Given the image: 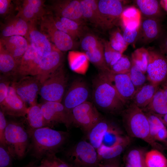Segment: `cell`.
Instances as JSON below:
<instances>
[{
    "mask_svg": "<svg viewBox=\"0 0 167 167\" xmlns=\"http://www.w3.org/2000/svg\"><path fill=\"white\" fill-rule=\"evenodd\" d=\"M27 130L30 138L29 150L32 156L39 160L58 152L69 136L67 132L48 127Z\"/></svg>",
    "mask_w": 167,
    "mask_h": 167,
    "instance_id": "obj_1",
    "label": "cell"
},
{
    "mask_svg": "<svg viewBox=\"0 0 167 167\" xmlns=\"http://www.w3.org/2000/svg\"><path fill=\"white\" fill-rule=\"evenodd\" d=\"M93 83L92 96L95 106L110 113L123 111L125 103L103 73L100 72Z\"/></svg>",
    "mask_w": 167,
    "mask_h": 167,
    "instance_id": "obj_2",
    "label": "cell"
},
{
    "mask_svg": "<svg viewBox=\"0 0 167 167\" xmlns=\"http://www.w3.org/2000/svg\"><path fill=\"white\" fill-rule=\"evenodd\" d=\"M123 125L128 136L140 139L161 151L165 148L152 138L148 119L142 109L131 103L122 112Z\"/></svg>",
    "mask_w": 167,
    "mask_h": 167,
    "instance_id": "obj_3",
    "label": "cell"
},
{
    "mask_svg": "<svg viewBox=\"0 0 167 167\" xmlns=\"http://www.w3.org/2000/svg\"><path fill=\"white\" fill-rule=\"evenodd\" d=\"M5 137L6 147L13 158H23L30 145L29 134L24 126L19 122H7Z\"/></svg>",
    "mask_w": 167,
    "mask_h": 167,
    "instance_id": "obj_4",
    "label": "cell"
},
{
    "mask_svg": "<svg viewBox=\"0 0 167 167\" xmlns=\"http://www.w3.org/2000/svg\"><path fill=\"white\" fill-rule=\"evenodd\" d=\"M71 167H100L96 150L89 143L81 141L71 147L66 153Z\"/></svg>",
    "mask_w": 167,
    "mask_h": 167,
    "instance_id": "obj_5",
    "label": "cell"
},
{
    "mask_svg": "<svg viewBox=\"0 0 167 167\" xmlns=\"http://www.w3.org/2000/svg\"><path fill=\"white\" fill-rule=\"evenodd\" d=\"M40 31L49 41L61 52L72 50L76 46L75 40L56 27L52 13L49 12L39 21Z\"/></svg>",
    "mask_w": 167,
    "mask_h": 167,
    "instance_id": "obj_6",
    "label": "cell"
},
{
    "mask_svg": "<svg viewBox=\"0 0 167 167\" xmlns=\"http://www.w3.org/2000/svg\"><path fill=\"white\" fill-rule=\"evenodd\" d=\"M67 83L63 65L42 84L39 94L44 101L62 102Z\"/></svg>",
    "mask_w": 167,
    "mask_h": 167,
    "instance_id": "obj_7",
    "label": "cell"
},
{
    "mask_svg": "<svg viewBox=\"0 0 167 167\" xmlns=\"http://www.w3.org/2000/svg\"><path fill=\"white\" fill-rule=\"evenodd\" d=\"M72 125L87 134L103 118L94 104L88 101L73 109Z\"/></svg>",
    "mask_w": 167,
    "mask_h": 167,
    "instance_id": "obj_8",
    "label": "cell"
},
{
    "mask_svg": "<svg viewBox=\"0 0 167 167\" xmlns=\"http://www.w3.org/2000/svg\"><path fill=\"white\" fill-rule=\"evenodd\" d=\"M40 105L45 119L49 127L62 124L69 129L72 125L71 113L66 109L62 102L44 101Z\"/></svg>",
    "mask_w": 167,
    "mask_h": 167,
    "instance_id": "obj_9",
    "label": "cell"
},
{
    "mask_svg": "<svg viewBox=\"0 0 167 167\" xmlns=\"http://www.w3.org/2000/svg\"><path fill=\"white\" fill-rule=\"evenodd\" d=\"M17 11L16 16L29 24H36L49 12L43 0H14Z\"/></svg>",
    "mask_w": 167,
    "mask_h": 167,
    "instance_id": "obj_10",
    "label": "cell"
},
{
    "mask_svg": "<svg viewBox=\"0 0 167 167\" xmlns=\"http://www.w3.org/2000/svg\"><path fill=\"white\" fill-rule=\"evenodd\" d=\"M11 85L26 104L30 106L37 103L41 84L36 75H26L13 80Z\"/></svg>",
    "mask_w": 167,
    "mask_h": 167,
    "instance_id": "obj_11",
    "label": "cell"
},
{
    "mask_svg": "<svg viewBox=\"0 0 167 167\" xmlns=\"http://www.w3.org/2000/svg\"><path fill=\"white\" fill-rule=\"evenodd\" d=\"M148 50L147 79L150 83L160 86L167 79V59L160 51Z\"/></svg>",
    "mask_w": 167,
    "mask_h": 167,
    "instance_id": "obj_12",
    "label": "cell"
},
{
    "mask_svg": "<svg viewBox=\"0 0 167 167\" xmlns=\"http://www.w3.org/2000/svg\"><path fill=\"white\" fill-rule=\"evenodd\" d=\"M46 7L55 16L66 18L84 25L85 22L79 0H51Z\"/></svg>",
    "mask_w": 167,
    "mask_h": 167,
    "instance_id": "obj_13",
    "label": "cell"
},
{
    "mask_svg": "<svg viewBox=\"0 0 167 167\" xmlns=\"http://www.w3.org/2000/svg\"><path fill=\"white\" fill-rule=\"evenodd\" d=\"M98 5L100 12L102 29H110L116 25L125 9L123 1L120 0H98Z\"/></svg>",
    "mask_w": 167,
    "mask_h": 167,
    "instance_id": "obj_14",
    "label": "cell"
},
{
    "mask_svg": "<svg viewBox=\"0 0 167 167\" xmlns=\"http://www.w3.org/2000/svg\"><path fill=\"white\" fill-rule=\"evenodd\" d=\"M89 92L85 82L80 79L74 80L65 94L62 103L70 113L73 109L87 101Z\"/></svg>",
    "mask_w": 167,
    "mask_h": 167,
    "instance_id": "obj_15",
    "label": "cell"
},
{
    "mask_svg": "<svg viewBox=\"0 0 167 167\" xmlns=\"http://www.w3.org/2000/svg\"><path fill=\"white\" fill-rule=\"evenodd\" d=\"M63 53L54 46L49 55L42 58L36 75L41 84L63 65Z\"/></svg>",
    "mask_w": 167,
    "mask_h": 167,
    "instance_id": "obj_16",
    "label": "cell"
},
{
    "mask_svg": "<svg viewBox=\"0 0 167 167\" xmlns=\"http://www.w3.org/2000/svg\"><path fill=\"white\" fill-rule=\"evenodd\" d=\"M102 72L105 75L126 104L133 99L136 89L132 82L128 73L115 74L110 71Z\"/></svg>",
    "mask_w": 167,
    "mask_h": 167,
    "instance_id": "obj_17",
    "label": "cell"
},
{
    "mask_svg": "<svg viewBox=\"0 0 167 167\" xmlns=\"http://www.w3.org/2000/svg\"><path fill=\"white\" fill-rule=\"evenodd\" d=\"M42 57L29 44L20 60L13 80L25 76L36 75L39 62Z\"/></svg>",
    "mask_w": 167,
    "mask_h": 167,
    "instance_id": "obj_18",
    "label": "cell"
},
{
    "mask_svg": "<svg viewBox=\"0 0 167 167\" xmlns=\"http://www.w3.org/2000/svg\"><path fill=\"white\" fill-rule=\"evenodd\" d=\"M0 105V109L5 114L15 117L24 116L27 114L28 108L26 104L11 85L6 97Z\"/></svg>",
    "mask_w": 167,
    "mask_h": 167,
    "instance_id": "obj_19",
    "label": "cell"
},
{
    "mask_svg": "<svg viewBox=\"0 0 167 167\" xmlns=\"http://www.w3.org/2000/svg\"><path fill=\"white\" fill-rule=\"evenodd\" d=\"M30 24L16 15L0 23L1 37L19 35L28 38Z\"/></svg>",
    "mask_w": 167,
    "mask_h": 167,
    "instance_id": "obj_20",
    "label": "cell"
},
{
    "mask_svg": "<svg viewBox=\"0 0 167 167\" xmlns=\"http://www.w3.org/2000/svg\"><path fill=\"white\" fill-rule=\"evenodd\" d=\"M0 44L15 58L19 64L27 50L29 43L24 37L15 35L1 37Z\"/></svg>",
    "mask_w": 167,
    "mask_h": 167,
    "instance_id": "obj_21",
    "label": "cell"
},
{
    "mask_svg": "<svg viewBox=\"0 0 167 167\" xmlns=\"http://www.w3.org/2000/svg\"><path fill=\"white\" fill-rule=\"evenodd\" d=\"M161 20L143 17L139 27L137 41L142 43H149L161 35L162 28Z\"/></svg>",
    "mask_w": 167,
    "mask_h": 167,
    "instance_id": "obj_22",
    "label": "cell"
},
{
    "mask_svg": "<svg viewBox=\"0 0 167 167\" xmlns=\"http://www.w3.org/2000/svg\"><path fill=\"white\" fill-rule=\"evenodd\" d=\"M36 25L30 24L28 41L39 54L44 57L51 53L54 45L45 34L37 29Z\"/></svg>",
    "mask_w": 167,
    "mask_h": 167,
    "instance_id": "obj_23",
    "label": "cell"
},
{
    "mask_svg": "<svg viewBox=\"0 0 167 167\" xmlns=\"http://www.w3.org/2000/svg\"><path fill=\"white\" fill-rule=\"evenodd\" d=\"M145 113L149 122L152 138L164 147H167V126L155 114L148 112Z\"/></svg>",
    "mask_w": 167,
    "mask_h": 167,
    "instance_id": "obj_24",
    "label": "cell"
},
{
    "mask_svg": "<svg viewBox=\"0 0 167 167\" xmlns=\"http://www.w3.org/2000/svg\"><path fill=\"white\" fill-rule=\"evenodd\" d=\"M160 86L151 83L144 84L137 89L133 99V103L141 109L150 104Z\"/></svg>",
    "mask_w": 167,
    "mask_h": 167,
    "instance_id": "obj_25",
    "label": "cell"
},
{
    "mask_svg": "<svg viewBox=\"0 0 167 167\" xmlns=\"http://www.w3.org/2000/svg\"><path fill=\"white\" fill-rule=\"evenodd\" d=\"M136 4L144 17L160 20L164 13L160 1L156 0H137Z\"/></svg>",
    "mask_w": 167,
    "mask_h": 167,
    "instance_id": "obj_26",
    "label": "cell"
},
{
    "mask_svg": "<svg viewBox=\"0 0 167 167\" xmlns=\"http://www.w3.org/2000/svg\"><path fill=\"white\" fill-rule=\"evenodd\" d=\"M114 124L103 118L87 134L89 142L96 151L101 147L105 133Z\"/></svg>",
    "mask_w": 167,
    "mask_h": 167,
    "instance_id": "obj_27",
    "label": "cell"
},
{
    "mask_svg": "<svg viewBox=\"0 0 167 167\" xmlns=\"http://www.w3.org/2000/svg\"><path fill=\"white\" fill-rule=\"evenodd\" d=\"M130 137L126 136L118 143L111 148L101 147L97 150L99 161L120 156L130 143Z\"/></svg>",
    "mask_w": 167,
    "mask_h": 167,
    "instance_id": "obj_28",
    "label": "cell"
},
{
    "mask_svg": "<svg viewBox=\"0 0 167 167\" xmlns=\"http://www.w3.org/2000/svg\"><path fill=\"white\" fill-rule=\"evenodd\" d=\"M18 65L13 56L0 44V71L2 75L14 77Z\"/></svg>",
    "mask_w": 167,
    "mask_h": 167,
    "instance_id": "obj_29",
    "label": "cell"
},
{
    "mask_svg": "<svg viewBox=\"0 0 167 167\" xmlns=\"http://www.w3.org/2000/svg\"><path fill=\"white\" fill-rule=\"evenodd\" d=\"M146 152L141 148H133L124 155L122 167H146L144 156Z\"/></svg>",
    "mask_w": 167,
    "mask_h": 167,
    "instance_id": "obj_30",
    "label": "cell"
},
{
    "mask_svg": "<svg viewBox=\"0 0 167 167\" xmlns=\"http://www.w3.org/2000/svg\"><path fill=\"white\" fill-rule=\"evenodd\" d=\"M69 65L71 69L76 73L85 74L89 61L85 53L69 51L68 55Z\"/></svg>",
    "mask_w": 167,
    "mask_h": 167,
    "instance_id": "obj_31",
    "label": "cell"
},
{
    "mask_svg": "<svg viewBox=\"0 0 167 167\" xmlns=\"http://www.w3.org/2000/svg\"><path fill=\"white\" fill-rule=\"evenodd\" d=\"M26 115L30 128L49 127L45 119L40 104L36 103L30 106L28 108Z\"/></svg>",
    "mask_w": 167,
    "mask_h": 167,
    "instance_id": "obj_32",
    "label": "cell"
},
{
    "mask_svg": "<svg viewBox=\"0 0 167 167\" xmlns=\"http://www.w3.org/2000/svg\"><path fill=\"white\" fill-rule=\"evenodd\" d=\"M141 15L139 9L134 6H131L125 8L121 18L124 28H139L142 19Z\"/></svg>",
    "mask_w": 167,
    "mask_h": 167,
    "instance_id": "obj_33",
    "label": "cell"
},
{
    "mask_svg": "<svg viewBox=\"0 0 167 167\" xmlns=\"http://www.w3.org/2000/svg\"><path fill=\"white\" fill-rule=\"evenodd\" d=\"M85 53L88 61L97 67L100 72L110 71L105 61L103 42L95 49Z\"/></svg>",
    "mask_w": 167,
    "mask_h": 167,
    "instance_id": "obj_34",
    "label": "cell"
},
{
    "mask_svg": "<svg viewBox=\"0 0 167 167\" xmlns=\"http://www.w3.org/2000/svg\"><path fill=\"white\" fill-rule=\"evenodd\" d=\"M146 108L147 112L156 114L162 115L167 113V102L160 87Z\"/></svg>",
    "mask_w": 167,
    "mask_h": 167,
    "instance_id": "obj_35",
    "label": "cell"
},
{
    "mask_svg": "<svg viewBox=\"0 0 167 167\" xmlns=\"http://www.w3.org/2000/svg\"><path fill=\"white\" fill-rule=\"evenodd\" d=\"M146 167H167V158L161 151L156 149L146 152L144 156Z\"/></svg>",
    "mask_w": 167,
    "mask_h": 167,
    "instance_id": "obj_36",
    "label": "cell"
},
{
    "mask_svg": "<svg viewBox=\"0 0 167 167\" xmlns=\"http://www.w3.org/2000/svg\"><path fill=\"white\" fill-rule=\"evenodd\" d=\"M125 136L120 128L114 125L105 134L100 148L113 147L120 142Z\"/></svg>",
    "mask_w": 167,
    "mask_h": 167,
    "instance_id": "obj_37",
    "label": "cell"
},
{
    "mask_svg": "<svg viewBox=\"0 0 167 167\" xmlns=\"http://www.w3.org/2000/svg\"><path fill=\"white\" fill-rule=\"evenodd\" d=\"M148 56V49L143 47L136 49L131 54V62L138 67L144 74L147 72Z\"/></svg>",
    "mask_w": 167,
    "mask_h": 167,
    "instance_id": "obj_38",
    "label": "cell"
},
{
    "mask_svg": "<svg viewBox=\"0 0 167 167\" xmlns=\"http://www.w3.org/2000/svg\"><path fill=\"white\" fill-rule=\"evenodd\" d=\"M82 14L85 21H88L96 27L102 28L101 21L95 14L91 8L88 0H80Z\"/></svg>",
    "mask_w": 167,
    "mask_h": 167,
    "instance_id": "obj_39",
    "label": "cell"
},
{
    "mask_svg": "<svg viewBox=\"0 0 167 167\" xmlns=\"http://www.w3.org/2000/svg\"><path fill=\"white\" fill-rule=\"evenodd\" d=\"M109 42L111 47L114 50L122 54L129 45L125 41L122 35L118 30H116L111 33Z\"/></svg>",
    "mask_w": 167,
    "mask_h": 167,
    "instance_id": "obj_40",
    "label": "cell"
},
{
    "mask_svg": "<svg viewBox=\"0 0 167 167\" xmlns=\"http://www.w3.org/2000/svg\"><path fill=\"white\" fill-rule=\"evenodd\" d=\"M104 55L106 62L109 69L122 57L123 54L114 50L111 46L108 41H104Z\"/></svg>",
    "mask_w": 167,
    "mask_h": 167,
    "instance_id": "obj_41",
    "label": "cell"
},
{
    "mask_svg": "<svg viewBox=\"0 0 167 167\" xmlns=\"http://www.w3.org/2000/svg\"><path fill=\"white\" fill-rule=\"evenodd\" d=\"M129 75L133 84L137 89L143 85L146 80L145 74L136 65L131 62Z\"/></svg>",
    "mask_w": 167,
    "mask_h": 167,
    "instance_id": "obj_42",
    "label": "cell"
},
{
    "mask_svg": "<svg viewBox=\"0 0 167 167\" xmlns=\"http://www.w3.org/2000/svg\"><path fill=\"white\" fill-rule=\"evenodd\" d=\"M81 38L80 46L85 52L94 49L102 42L97 36L92 33H87Z\"/></svg>",
    "mask_w": 167,
    "mask_h": 167,
    "instance_id": "obj_43",
    "label": "cell"
},
{
    "mask_svg": "<svg viewBox=\"0 0 167 167\" xmlns=\"http://www.w3.org/2000/svg\"><path fill=\"white\" fill-rule=\"evenodd\" d=\"M131 66V62L124 55L110 69V71L117 74H128Z\"/></svg>",
    "mask_w": 167,
    "mask_h": 167,
    "instance_id": "obj_44",
    "label": "cell"
},
{
    "mask_svg": "<svg viewBox=\"0 0 167 167\" xmlns=\"http://www.w3.org/2000/svg\"><path fill=\"white\" fill-rule=\"evenodd\" d=\"M16 7L13 0H0V17L5 19L15 15Z\"/></svg>",
    "mask_w": 167,
    "mask_h": 167,
    "instance_id": "obj_45",
    "label": "cell"
},
{
    "mask_svg": "<svg viewBox=\"0 0 167 167\" xmlns=\"http://www.w3.org/2000/svg\"><path fill=\"white\" fill-rule=\"evenodd\" d=\"M57 17L60 21L69 30L76 34L78 38H80L83 35L84 32L83 25L80 24L74 20L66 18Z\"/></svg>",
    "mask_w": 167,
    "mask_h": 167,
    "instance_id": "obj_46",
    "label": "cell"
},
{
    "mask_svg": "<svg viewBox=\"0 0 167 167\" xmlns=\"http://www.w3.org/2000/svg\"><path fill=\"white\" fill-rule=\"evenodd\" d=\"M13 158L7 148L0 145V167H11Z\"/></svg>",
    "mask_w": 167,
    "mask_h": 167,
    "instance_id": "obj_47",
    "label": "cell"
},
{
    "mask_svg": "<svg viewBox=\"0 0 167 167\" xmlns=\"http://www.w3.org/2000/svg\"><path fill=\"white\" fill-rule=\"evenodd\" d=\"M124 28L123 37L128 45L132 44L137 41L139 28H131L126 27Z\"/></svg>",
    "mask_w": 167,
    "mask_h": 167,
    "instance_id": "obj_48",
    "label": "cell"
},
{
    "mask_svg": "<svg viewBox=\"0 0 167 167\" xmlns=\"http://www.w3.org/2000/svg\"><path fill=\"white\" fill-rule=\"evenodd\" d=\"M10 78L1 75L0 80V104L3 102L6 97L11 82Z\"/></svg>",
    "mask_w": 167,
    "mask_h": 167,
    "instance_id": "obj_49",
    "label": "cell"
},
{
    "mask_svg": "<svg viewBox=\"0 0 167 167\" xmlns=\"http://www.w3.org/2000/svg\"><path fill=\"white\" fill-rule=\"evenodd\" d=\"M52 167H71L66 163L57 157L56 154H52L44 158Z\"/></svg>",
    "mask_w": 167,
    "mask_h": 167,
    "instance_id": "obj_50",
    "label": "cell"
},
{
    "mask_svg": "<svg viewBox=\"0 0 167 167\" xmlns=\"http://www.w3.org/2000/svg\"><path fill=\"white\" fill-rule=\"evenodd\" d=\"M7 122L3 112L0 110V145L6 147L5 133Z\"/></svg>",
    "mask_w": 167,
    "mask_h": 167,
    "instance_id": "obj_51",
    "label": "cell"
},
{
    "mask_svg": "<svg viewBox=\"0 0 167 167\" xmlns=\"http://www.w3.org/2000/svg\"><path fill=\"white\" fill-rule=\"evenodd\" d=\"M52 15L53 17L55 25L58 29L70 36L74 40H75L77 38H78L76 34L69 30L60 21L57 16L54 15L52 14Z\"/></svg>",
    "mask_w": 167,
    "mask_h": 167,
    "instance_id": "obj_52",
    "label": "cell"
},
{
    "mask_svg": "<svg viewBox=\"0 0 167 167\" xmlns=\"http://www.w3.org/2000/svg\"><path fill=\"white\" fill-rule=\"evenodd\" d=\"M100 167H122L120 156L101 162Z\"/></svg>",
    "mask_w": 167,
    "mask_h": 167,
    "instance_id": "obj_53",
    "label": "cell"
},
{
    "mask_svg": "<svg viewBox=\"0 0 167 167\" xmlns=\"http://www.w3.org/2000/svg\"><path fill=\"white\" fill-rule=\"evenodd\" d=\"M159 47L160 51L167 59V36L161 42Z\"/></svg>",
    "mask_w": 167,
    "mask_h": 167,
    "instance_id": "obj_54",
    "label": "cell"
},
{
    "mask_svg": "<svg viewBox=\"0 0 167 167\" xmlns=\"http://www.w3.org/2000/svg\"><path fill=\"white\" fill-rule=\"evenodd\" d=\"M160 87L163 92L165 98L167 102V79L161 85Z\"/></svg>",
    "mask_w": 167,
    "mask_h": 167,
    "instance_id": "obj_55",
    "label": "cell"
},
{
    "mask_svg": "<svg viewBox=\"0 0 167 167\" xmlns=\"http://www.w3.org/2000/svg\"><path fill=\"white\" fill-rule=\"evenodd\" d=\"M155 114L160 118L163 123L167 126V113L162 115Z\"/></svg>",
    "mask_w": 167,
    "mask_h": 167,
    "instance_id": "obj_56",
    "label": "cell"
},
{
    "mask_svg": "<svg viewBox=\"0 0 167 167\" xmlns=\"http://www.w3.org/2000/svg\"><path fill=\"white\" fill-rule=\"evenodd\" d=\"M160 2L161 6L167 11V0H161Z\"/></svg>",
    "mask_w": 167,
    "mask_h": 167,
    "instance_id": "obj_57",
    "label": "cell"
},
{
    "mask_svg": "<svg viewBox=\"0 0 167 167\" xmlns=\"http://www.w3.org/2000/svg\"><path fill=\"white\" fill-rule=\"evenodd\" d=\"M41 164L43 165L45 167H52L44 159H42L41 160Z\"/></svg>",
    "mask_w": 167,
    "mask_h": 167,
    "instance_id": "obj_58",
    "label": "cell"
},
{
    "mask_svg": "<svg viewBox=\"0 0 167 167\" xmlns=\"http://www.w3.org/2000/svg\"><path fill=\"white\" fill-rule=\"evenodd\" d=\"M25 167H45L43 165L41 164L39 166H36L33 163H30L27 165Z\"/></svg>",
    "mask_w": 167,
    "mask_h": 167,
    "instance_id": "obj_59",
    "label": "cell"
}]
</instances>
